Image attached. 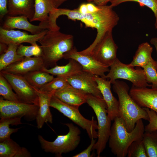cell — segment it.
<instances>
[{"label":"cell","mask_w":157,"mask_h":157,"mask_svg":"<svg viewBox=\"0 0 157 157\" xmlns=\"http://www.w3.org/2000/svg\"><path fill=\"white\" fill-rule=\"evenodd\" d=\"M111 126L108 140L111 151L117 157L127 156L128 148L134 141L143 139L145 132L142 119L136 123L134 129L129 132L125 123L120 117H116Z\"/></svg>","instance_id":"obj_1"},{"label":"cell","mask_w":157,"mask_h":157,"mask_svg":"<svg viewBox=\"0 0 157 157\" xmlns=\"http://www.w3.org/2000/svg\"><path fill=\"white\" fill-rule=\"evenodd\" d=\"M38 42L40 44L41 57L46 68L57 65V62L63 58L64 54L74 47L73 36L59 31L48 30Z\"/></svg>","instance_id":"obj_2"},{"label":"cell","mask_w":157,"mask_h":157,"mask_svg":"<svg viewBox=\"0 0 157 157\" xmlns=\"http://www.w3.org/2000/svg\"><path fill=\"white\" fill-rule=\"evenodd\" d=\"M113 84V90L118 98L119 117L124 120L128 131H132L140 119L149 121V117L146 110L139 106L130 95L127 84L117 80Z\"/></svg>","instance_id":"obj_3"},{"label":"cell","mask_w":157,"mask_h":157,"mask_svg":"<svg viewBox=\"0 0 157 157\" xmlns=\"http://www.w3.org/2000/svg\"><path fill=\"white\" fill-rule=\"evenodd\" d=\"M86 103L92 109L97 117L98 139L93 149L96 150L97 157H99L108 142L112 121L108 115L107 105L103 97L87 94Z\"/></svg>","instance_id":"obj_4"},{"label":"cell","mask_w":157,"mask_h":157,"mask_svg":"<svg viewBox=\"0 0 157 157\" xmlns=\"http://www.w3.org/2000/svg\"><path fill=\"white\" fill-rule=\"evenodd\" d=\"M64 124L68 127V132L65 135H58L53 141H47L41 135H38V140L44 151L61 157L63 154L72 151L78 147L81 140L80 129L72 123Z\"/></svg>","instance_id":"obj_5"},{"label":"cell","mask_w":157,"mask_h":157,"mask_svg":"<svg viewBox=\"0 0 157 157\" xmlns=\"http://www.w3.org/2000/svg\"><path fill=\"white\" fill-rule=\"evenodd\" d=\"M110 67L106 78L109 79L111 84L118 79H122L130 81L136 87L151 86L146 80L143 69L140 67L135 69L122 63L117 58Z\"/></svg>","instance_id":"obj_6"},{"label":"cell","mask_w":157,"mask_h":157,"mask_svg":"<svg viewBox=\"0 0 157 157\" xmlns=\"http://www.w3.org/2000/svg\"><path fill=\"white\" fill-rule=\"evenodd\" d=\"M51 107L54 108L68 117L75 124L85 130L90 139L98 138L97 121L93 117L90 120L85 118L80 113L78 108L68 105L52 95L50 103Z\"/></svg>","instance_id":"obj_7"},{"label":"cell","mask_w":157,"mask_h":157,"mask_svg":"<svg viewBox=\"0 0 157 157\" xmlns=\"http://www.w3.org/2000/svg\"><path fill=\"white\" fill-rule=\"evenodd\" d=\"M118 48L113 38L112 31H110L105 34L87 55L91 56L100 63L109 67L117 58Z\"/></svg>","instance_id":"obj_8"},{"label":"cell","mask_w":157,"mask_h":157,"mask_svg":"<svg viewBox=\"0 0 157 157\" xmlns=\"http://www.w3.org/2000/svg\"><path fill=\"white\" fill-rule=\"evenodd\" d=\"M12 86L21 102L39 106L38 95L33 88L22 76L0 72Z\"/></svg>","instance_id":"obj_9"},{"label":"cell","mask_w":157,"mask_h":157,"mask_svg":"<svg viewBox=\"0 0 157 157\" xmlns=\"http://www.w3.org/2000/svg\"><path fill=\"white\" fill-rule=\"evenodd\" d=\"M39 106L22 102L10 101L0 98V117L8 118L25 117L35 118Z\"/></svg>","instance_id":"obj_10"},{"label":"cell","mask_w":157,"mask_h":157,"mask_svg":"<svg viewBox=\"0 0 157 157\" xmlns=\"http://www.w3.org/2000/svg\"><path fill=\"white\" fill-rule=\"evenodd\" d=\"M63 58L74 60L81 66L83 71L102 78H106L105 73L109 70V67L100 63L90 55L81 53L75 47L65 53Z\"/></svg>","instance_id":"obj_11"},{"label":"cell","mask_w":157,"mask_h":157,"mask_svg":"<svg viewBox=\"0 0 157 157\" xmlns=\"http://www.w3.org/2000/svg\"><path fill=\"white\" fill-rule=\"evenodd\" d=\"M47 29L36 34H29L26 32L13 29L8 30L0 28V42L8 44L15 43L20 44L28 43L31 45L37 44L36 42L47 33Z\"/></svg>","instance_id":"obj_12"},{"label":"cell","mask_w":157,"mask_h":157,"mask_svg":"<svg viewBox=\"0 0 157 157\" xmlns=\"http://www.w3.org/2000/svg\"><path fill=\"white\" fill-rule=\"evenodd\" d=\"M95 76L83 71L79 74L67 78L66 80L73 87L87 94L103 97L97 87Z\"/></svg>","instance_id":"obj_13"},{"label":"cell","mask_w":157,"mask_h":157,"mask_svg":"<svg viewBox=\"0 0 157 157\" xmlns=\"http://www.w3.org/2000/svg\"><path fill=\"white\" fill-rule=\"evenodd\" d=\"M44 67L41 56L24 57L22 60L9 65L0 72L22 76L32 71L41 70Z\"/></svg>","instance_id":"obj_14"},{"label":"cell","mask_w":157,"mask_h":157,"mask_svg":"<svg viewBox=\"0 0 157 157\" xmlns=\"http://www.w3.org/2000/svg\"><path fill=\"white\" fill-rule=\"evenodd\" d=\"M95 78L107 106L108 115L112 121L119 117L118 100L113 96L111 91V84L108 79L95 76Z\"/></svg>","instance_id":"obj_15"},{"label":"cell","mask_w":157,"mask_h":157,"mask_svg":"<svg viewBox=\"0 0 157 157\" xmlns=\"http://www.w3.org/2000/svg\"><path fill=\"white\" fill-rule=\"evenodd\" d=\"M28 19L24 15L7 16L1 27L8 30L22 29L28 31L32 34H38L46 29H48V22H40L38 25H35L29 22Z\"/></svg>","instance_id":"obj_16"},{"label":"cell","mask_w":157,"mask_h":157,"mask_svg":"<svg viewBox=\"0 0 157 157\" xmlns=\"http://www.w3.org/2000/svg\"><path fill=\"white\" fill-rule=\"evenodd\" d=\"M129 93L139 106L152 110L157 114V88H138L133 85Z\"/></svg>","instance_id":"obj_17"},{"label":"cell","mask_w":157,"mask_h":157,"mask_svg":"<svg viewBox=\"0 0 157 157\" xmlns=\"http://www.w3.org/2000/svg\"><path fill=\"white\" fill-rule=\"evenodd\" d=\"M53 95L62 102L79 108L86 103L87 94L73 87L67 83L62 88L55 91Z\"/></svg>","instance_id":"obj_18"},{"label":"cell","mask_w":157,"mask_h":157,"mask_svg":"<svg viewBox=\"0 0 157 157\" xmlns=\"http://www.w3.org/2000/svg\"><path fill=\"white\" fill-rule=\"evenodd\" d=\"M39 99V109L36 117L38 128H41L45 123H52V116L50 107L53 93H46L34 88Z\"/></svg>","instance_id":"obj_19"},{"label":"cell","mask_w":157,"mask_h":157,"mask_svg":"<svg viewBox=\"0 0 157 157\" xmlns=\"http://www.w3.org/2000/svg\"><path fill=\"white\" fill-rule=\"evenodd\" d=\"M7 16L24 15L30 22L35 13L34 0H8Z\"/></svg>","instance_id":"obj_20"},{"label":"cell","mask_w":157,"mask_h":157,"mask_svg":"<svg viewBox=\"0 0 157 157\" xmlns=\"http://www.w3.org/2000/svg\"><path fill=\"white\" fill-rule=\"evenodd\" d=\"M67 64L64 65L56 66L48 69L44 67L41 70L53 76L67 78L79 74L83 71L81 66L76 60L69 59Z\"/></svg>","instance_id":"obj_21"},{"label":"cell","mask_w":157,"mask_h":157,"mask_svg":"<svg viewBox=\"0 0 157 157\" xmlns=\"http://www.w3.org/2000/svg\"><path fill=\"white\" fill-rule=\"evenodd\" d=\"M152 51L153 47L149 43L145 42L141 43L138 46L132 61L128 65L142 68L149 62L154 60L151 56Z\"/></svg>","instance_id":"obj_22"},{"label":"cell","mask_w":157,"mask_h":157,"mask_svg":"<svg viewBox=\"0 0 157 157\" xmlns=\"http://www.w3.org/2000/svg\"><path fill=\"white\" fill-rule=\"evenodd\" d=\"M35 13L31 22H48L49 14L56 7V0H34Z\"/></svg>","instance_id":"obj_23"},{"label":"cell","mask_w":157,"mask_h":157,"mask_svg":"<svg viewBox=\"0 0 157 157\" xmlns=\"http://www.w3.org/2000/svg\"><path fill=\"white\" fill-rule=\"evenodd\" d=\"M22 76L33 88L38 90L54 78L53 75L41 70L32 71Z\"/></svg>","instance_id":"obj_24"},{"label":"cell","mask_w":157,"mask_h":157,"mask_svg":"<svg viewBox=\"0 0 157 157\" xmlns=\"http://www.w3.org/2000/svg\"><path fill=\"white\" fill-rule=\"evenodd\" d=\"M21 117L1 118L0 142L10 138L12 134L17 132L19 128L11 129L10 125L17 126L22 124Z\"/></svg>","instance_id":"obj_25"},{"label":"cell","mask_w":157,"mask_h":157,"mask_svg":"<svg viewBox=\"0 0 157 157\" xmlns=\"http://www.w3.org/2000/svg\"><path fill=\"white\" fill-rule=\"evenodd\" d=\"M19 44L10 43L6 52L0 55V71L9 65L23 59L24 57L18 54L17 51Z\"/></svg>","instance_id":"obj_26"},{"label":"cell","mask_w":157,"mask_h":157,"mask_svg":"<svg viewBox=\"0 0 157 157\" xmlns=\"http://www.w3.org/2000/svg\"><path fill=\"white\" fill-rule=\"evenodd\" d=\"M23 147L10 138L0 142V157H19Z\"/></svg>","instance_id":"obj_27"},{"label":"cell","mask_w":157,"mask_h":157,"mask_svg":"<svg viewBox=\"0 0 157 157\" xmlns=\"http://www.w3.org/2000/svg\"><path fill=\"white\" fill-rule=\"evenodd\" d=\"M142 140L147 157H157V130L144 132Z\"/></svg>","instance_id":"obj_28"},{"label":"cell","mask_w":157,"mask_h":157,"mask_svg":"<svg viewBox=\"0 0 157 157\" xmlns=\"http://www.w3.org/2000/svg\"><path fill=\"white\" fill-rule=\"evenodd\" d=\"M13 88L6 79L0 73V95L5 100L15 102H21Z\"/></svg>","instance_id":"obj_29"},{"label":"cell","mask_w":157,"mask_h":157,"mask_svg":"<svg viewBox=\"0 0 157 157\" xmlns=\"http://www.w3.org/2000/svg\"><path fill=\"white\" fill-rule=\"evenodd\" d=\"M134 2L142 6H145L150 8L153 12L155 17L154 26L157 29V0H112L110 5L113 8L126 2Z\"/></svg>","instance_id":"obj_30"},{"label":"cell","mask_w":157,"mask_h":157,"mask_svg":"<svg viewBox=\"0 0 157 157\" xmlns=\"http://www.w3.org/2000/svg\"><path fill=\"white\" fill-rule=\"evenodd\" d=\"M142 68L147 82L151 83V88L157 89L156 62L154 60L150 61Z\"/></svg>","instance_id":"obj_31"},{"label":"cell","mask_w":157,"mask_h":157,"mask_svg":"<svg viewBox=\"0 0 157 157\" xmlns=\"http://www.w3.org/2000/svg\"><path fill=\"white\" fill-rule=\"evenodd\" d=\"M67 83L66 78L57 76L54 78L39 90L44 93L53 94L55 91L62 88Z\"/></svg>","instance_id":"obj_32"},{"label":"cell","mask_w":157,"mask_h":157,"mask_svg":"<svg viewBox=\"0 0 157 157\" xmlns=\"http://www.w3.org/2000/svg\"><path fill=\"white\" fill-rule=\"evenodd\" d=\"M17 52L18 54L24 57H40L42 55V50L40 46L37 44L30 46L21 44L18 47Z\"/></svg>","instance_id":"obj_33"},{"label":"cell","mask_w":157,"mask_h":157,"mask_svg":"<svg viewBox=\"0 0 157 157\" xmlns=\"http://www.w3.org/2000/svg\"><path fill=\"white\" fill-rule=\"evenodd\" d=\"M128 157H147L142 140L133 142L129 147L127 152Z\"/></svg>","instance_id":"obj_34"},{"label":"cell","mask_w":157,"mask_h":157,"mask_svg":"<svg viewBox=\"0 0 157 157\" xmlns=\"http://www.w3.org/2000/svg\"><path fill=\"white\" fill-rule=\"evenodd\" d=\"M147 113L149 123L144 127L145 132H151L157 130V114L153 110L143 108Z\"/></svg>","instance_id":"obj_35"},{"label":"cell","mask_w":157,"mask_h":157,"mask_svg":"<svg viewBox=\"0 0 157 157\" xmlns=\"http://www.w3.org/2000/svg\"><path fill=\"white\" fill-rule=\"evenodd\" d=\"M90 144L87 148L80 153L72 156V157H91L93 155L91 154V152L93 149V147L96 142L95 139L92 138Z\"/></svg>","instance_id":"obj_36"},{"label":"cell","mask_w":157,"mask_h":157,"mask_svg":"<svg viewBox=\"0 0 157 157\" xmlns=\"http://www.w3.org/2000/svg\"><path fill=\"white\" fill-rule=\"evenodd\" d=\"M8 0H0V19H2L8 12Z\"/></svg>","instance_id":"obj_37"},{"label":"cell","mask_w":157,"mask_h":157,"mask_svg":"<svg viewBox=\"0 0 157 157\" xmlns=\"http://www.w3.org/2000/svg\"><path fill=\"white\" fill-rule=\"evenodd\" d=\"M88 13H93L97 12L99 10V6H97L91 2L86 3Z\"/></svg>","instance_id":"obj_38"},{"label":"cell","mask_w":157,"mask_h":157,"mask_svg":"<svg viewBox=\"0 0 157 157\" xmlns=\"http://www.w3.org/2000/svg\"><path fill=\"white\" fill-rule=\"evenodd\" d=\"M112 0H87L88 2H91L97 6L107 5V3Z\"/></svg>","instance_id":"obj_39"},{"label":"cell","mask_w":157,"mask_h":157,"mask_svg":"<svg viewBox=\"0 0 157 157\" xmlns=\"http://www.w3.org/2000/svg\"><path fill=\"white\" fill-rule=\"evenodd\" d=\"M78 8L79 12L82 14H85L88 13L86 3L81 4Z\"/></svg>","instance_id":"obj_40"},{"label":"cell","mask_w":157,"mask_h":157,"mask_svg":"<svg viewBox=\"0 0 157 157\" xmlns=\"http://www.w3.org/2000/svg\"><path fill=\"white\" fill-rule=\"evenodd\" d=\"M8 45L6 44L0 43V55L5 53L7 49Z\"/></svg>","instance_id":"obj_41"},{"label":"cell","mask_w":157,"mask_h":157,"mask_svg":"<svg viewBox=\"0 0 157 157\" xmlns=\"http://www.w3.org/2000/svg\"><path fill=\"white\" fill-rule=\"evenodd\" d=\"M150 42L151 44L154 46L156 50L157 56V37H154L151 38L150 40ZM156 62L157 65V58Z\"/></svg>","instance_id":"obj_42"},{"label":"cell","mask_w":157,"mask_h":157,"mask_svg":"<svg viewBox=\"0 0 157 157\" xmlns=\"http://www.w3.org/2000/svg\"><path fill=\"white\" fill-rule=\"evenodd\" d=\"M68 0H56V7L58 8L61 4L64 2Z\"/></svg>","instance_id":"obj_43"}]
</instances>
